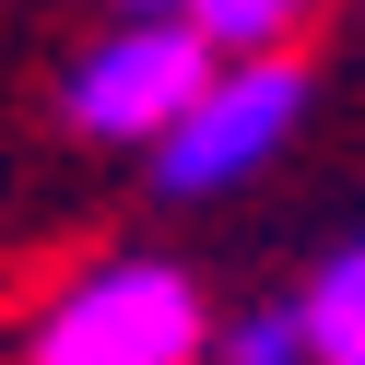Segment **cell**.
Here are the masks:
<instances>
[{
  "label": "cell",
  "instance_id": "obj_4",
  "mask_svg": "<svg viewBox=\"0 0 365 365\" xmlns=\"http://www.w3.org/2000/svg\"><path fill=\"white\" fill-rule=\"evenodd\" d=\"M307 341H318V365H365V247H341L307 283Z\"/></svg>",
  "mask_w": 365,
  "mask_h": 365
},
{
  "label": "cell",
  "instance_id": "obj_7",
  "mask_svg": "<svg viewBox=\"0 0 365 365\" xmlns=\"http://www.w3.org/2000/svg\"><path fill=\"white\" fill-rule=\"evenodd\" d=\"M118 12H200V0H118Z\"/></svg>",
  "mask_w": 365,
  "mask_h": 365
},
{
  "label": "cell",
  "instance_id": "obj_3",
  "mask_svg": "<svg viewBox=\"0 0 365 365\" xmlns=\"http://www.w3.org/2000/svg\"><path fill=\"white\" fill-rule=\"evenodd\" d=\"M307 118V71H294L283 48L259 59H224L212 83H200V106L153 142V177H165V200H212L236 189V177H259L271 153H283V130Z\"/></svg>",
  "mask_w": 365,
  "mask_h": 365
},
{
  "label": "cell",
  "instance_id": "obj_1",
  "mask_svg": "<svg viewBox=\"0 0 365 365\" xmlns=\"http://www.w3.org/2000/svg\"><path fill=\"white\" fill-rule=\"evenodd\" d=\"M200 341L212 330H200L189 271H165V259H95V271H71V283L36 307L24 365H189Z\"/></svg>",
  "mask_w": 365,
  "mask_h": 365
},
{
  "label": "cell",
  "instance_id": "obj_2",
  "mask_svg": "<svg viewBox=\"0 0 365 365\" xmlns=\"http://www.w3.org/2000/svg\"><path fill=\"white\" fill-rule=\"evenodd\" d=\"M212 71H224V48L189 24V12H130L118 36H95V48L71 59L59 118L95 130V142H165V130L200 106V83H212Z\"/></svg>",
  "mask_w": 365,
  "mask_h": 365
},
{
  "label": "cell",
  "instance_id": "obj_5",
  "mask_svg": "<svg viewBox=\"0 0 365 365\" xmlns=\"http://www.w3.org/2000/svg\"><path fill=\"white\" fill-rule=\"evenodd\" d=\"M307 12H318V0H200L189 24H200V36H212V48H224V59H259V48H283V36H294V24H307Z\"/></svg>",
  "mask_w": 365,
  "mask_h": 365
},
{
  "label": "cell",
  "instance_id": "obj_6",
  "mask_svg": "<svg viewBox=\"0 0 365 365\" xmlns=\"http://www.w3.org/2000/svg\"><path fill=\"white\" fill-rule=\"evenodd\" d=\"M224 354H236V365H318V341H307V294H294V307L236 318V330H224Z\"/></svg>",
  "mask_w": 365,
  "mask_h": 365
}]
</instances>
